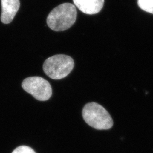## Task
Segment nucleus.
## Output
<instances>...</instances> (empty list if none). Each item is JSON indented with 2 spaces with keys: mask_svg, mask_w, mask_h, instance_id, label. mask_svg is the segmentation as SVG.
I'll return each instance as SVG.
<instances>
[{
  "mask_svg": "<svg viewBox=\"0 0 153 153\" xmlns=\"http://www.w3.org/2000/svg\"><path fill=\"white\" fill-rule=\"evenodd\" d=\"M82 116L88 125L98 130H108L113 126L111 115L103 106L95 102L86 104L82 109Z\"/></svg>",
  "mask_w": 153,
  "mask_h": 153,
  "instance_id": "obj_2",
  "label": "nucleus"
},
{
  "mask_svg": "<svg viewBox=\"0 0 153 153\" xmlns=\"http://www.w3.org/2000/svg\"><path fill=\"white\" fill-rule=\"evenodd\" d=\"M138 5L143 11L153 14V0H138Z\"/></svg>",
  "mask_w": 153,
  "mask_h": 153,
  "instance_id": "obj_7",
  "label": "nucleus"
},
{
  "mask_svg": "<svg viewBox=\"0 0 153 153\" xmlns=\"http://www.w3.org/2000/svg\"><path fill=\"white\" fill-rule=\"evenodd\" d=\"M74 62L71 57L56 55L48 58L43 64L44 73L53 79H61L70 74L74 68Z\"/></svg>",
  "mask_w": 153,
  "mask_h": 153,
  "instance_id": "obj_3",
  "label": "nucleus"
},
{
  "mask_svg": "<svg viewBox=\"0 0 153 153\" xmlns=\"http://www.w3.org/2000/svg\"><path fill=\"white\" fill-rule=\"evenodd\" d=\"M77 11L75 6L64 3L50 12L47 19V25L55 31H63L71 27L76 22Z\"/></svg>",
  "mask_w": 153,
  "mask_h": 153,
  "instance_id": "obj_1",
  "label": "nucleus"
},
{
  "mask_svg": "<svg viewBox=\"0 0 153 153\" xmlns=\"http://www.w3.org/2000/svg\"><path fill=\"white\" fill-rule=\"evenodd\" d=\"M75 6L83 13L93 15L101 11L104 0H73Z\"/></svg>",
  "mask_w": 153,
  "mask_h": 153,
  "instance_id": "obj_6",
  "label": "nucleus"
},
{
  "mask_svg": "<svg viewBox=\"0 0 153 153\" xmlns=\"http://www.w3.org/2000/svg\"><path fill=\"white\" fill-rule=\"evenodd\" d=\"M12 153H36L33 149L27 146H20L16 148Z\"/></svg>",
  "mask_w": 153,
  "mask_h": 153,
  "instance_id": "obj_8",
  "label": "nucleus"
},
{
  "mask_svg": "<svg viewBox=\"0 0 153 153\" xmlns=\"http://www.w3.org/2000/svg\"><path fill=\"white\" fill-rule=\"evenodd\" d=\"M2 13L1 21L3 23L9 24L12 22L20 6L19 0H1Z\"/></svg>",
  "mask_w": 153,
  "mask_h": 153,
  "instance_id": "obj_5",
  "label": "nucleus"
},
{
  "mask_svg": "<svg viewBox=\"0 0 153 153\" xmlns=\"http://www.w3.org/2000/svg\"><path fill=\"white\" fill-rule=\"evenodd\" d=\"M22 87L25 91L39 101L48 100L52 94L50 83L40 76L26 78L22 82Z\"/></svg>",
  "mask_w": 153,
  "mask_h": 153,
  "instance_id": "obj_4",
  "label": "nucleus"
}]
</instances>
